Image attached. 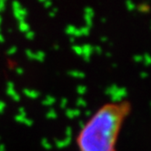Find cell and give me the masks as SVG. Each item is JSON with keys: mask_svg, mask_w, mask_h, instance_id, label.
Masks as SVG:
<instances>
[{"mask_svg": "<svg viewBox=\"0 0 151 151\" xmlns=\"http://www.w3.org/2000/svg\"><path fill=\"white\" fill-rule=\"evenodd\" d=\"M131 111L128 100L102 106L81 128L77 139L80 151H117L118 136Z\"/></svg>", "mask_w": 151, "mask_h": 151, "instance_id": "6da1fadb", "label": "cell"}, {"mask_svg": "<svg viewBox=\"0 0 151 151\" xmlns=\"http://www.w3.org/2000/svg\"><path fill=\"white\" fill-rule=\"evenodd\" d=\"M7 93L9 96H11L14 101L20 100V96L17 92H16V90L14 88V84L12 82H8L7 84Z\"/></svg>", "mask_w": 151, "mask_h": 151, "instance_id": "7a4b0ae2", "label": "cell"}, {"mask_svg": "<svg viewBox=\"0 0 151 151\" xmlns=\"http://www.w3.org/2000/svg\"><path fill=\"white\" fill-rule=\"evenodd\" d=\"M26 9H25L24 7H19L18 9H14V15H15V18L18 19V22H23L25 21V18L26 17Z\"/></svg>", "mask_w": 151, "mask_h": 151, "instance_id": "3957f363", "label": "cell"}, {"mask_svg": "<svg viewBox=\"0 0 151 151\" xmlns=\"http://www.w3.org/2000/svg\"><path fill=\"white\" fill-rule=\"evenodd\" d=\"M71 138H67L66 137L65 139H61V140H56V145L58 148H65L68 146L70 143H71Z\"/></svg>", "mask_w": 151, "mask_h": 151, "instance_id": "277c9868", "label": "cell"}, {"mask_svg": "<svg viewBox=\"0 0 151 151\" xmlns=\"http://www.w3.org/2000/svg\"><path fill=\"white\" fill-rule=\"evenodd\" d=\"M80 115V110L79 109H67L66 111V116L67 117L70 118V119H72V118L77 117Z\"/></svg>", "mask_w": 151, "mask_h": 151, "instance_id": "5b68a950", "label": "cell"}, {"mask_svg": "<svg viewBox=\"0 0 151 151\" xmlns=\"http://www.w3.org/2000/svg\"><path fill=\"white\" fill-rule=\"evenodd\" d=\"M23 93L26 96H28L30 98H36L37 96H39V93L37 92L36 90H32V89H28V88H26L23 90Z\"/></svg>", "mask_w": 151, "mask_h": 151, "instance_id": "8992f818", "label": "cell"}, {"mask_svg": "<svg viewBox=\"0 0 151 151\" xmlns=\"http://www.w3.org/2000/svg\"><path fill=\"white\" fill-rule=\"evenodd\" d=\"M91 50H92V48H91V47L88 45H85L84 47H82V56L85 60H88Z\"/></svg>", "mask_w": 151, "mask_h": 151, "instance_id": "52a82bcc", "label": "cell"}, {"mask_svg": "<svg viewBox=\"0 0 151 151\" xmlns=\"http://www.w3.org/2000/svg\"><path fill=\"white\" fill-rule=\"evenodd\" d=\"M42 103L45 106H52L53 104L56 103V98H53L52 96H46V98L43 100Z\"/></svg>", "mask_w": 151, "mask_h": 151, "instance_id": "ba28073f", "label": "cell"}, {"mask_svg": "<svg viewBox=\"0 0 151 151\" xmlns=\"http://www.w3.org/2000/svg\"><path fill=\"white\" fill-rule=\"evenodd\" d=\"M77 28H75L74 26L72 25H69L67 26V28H66V33L69 36H74L75 37V35H76V32H77Z\"/></svg>", "mask_w": 151, "mask_h": 151, "instance_id": "9c48e42d", "label": "cell"}, {"mask_svg": "<svg viewBox=\"0 0 151 151\" xmlns=\"http://www.w3.org/2000/svg\"><path fill=\"white\" fill-rule=\"evenodd\" d=\"M19 29L22 31V32H25L26 33L28 31H29V26L28 24L26 22V21H23V22H19Z\"/></svg>", "mask_w": 151, "mask_h": 151, "instance_id": "30bf717a", "label": "cell"}, {"mask_svg": "<svg viewBox=\"0 0 151 151\" xmlns=\"http://www.w3.org/2000/svg\"><path fill=\"white\" fill-rule=\"evenodd\" d=\"M68 74L71 76V77H73V78H83V77H85L84 73L77 71V70H72V71H69Z\"/></svg>", "mask_w": 151, "mask_h": 151, "instance_id": "8fae6325", "label": "cell"}, {"mask_svg": "<svg viewBox=\"0 0 151 151\" xmlns=\"http://www.w3.org/2000/svg\"><path fill=\"white\" fill-rule=\"evenodd\" d=\"M35 59L38 61H43L45 59V53L43 51H38L35 53Z\"/></svg>", "mask_w": 151, "mask_h": 151, "instance_id": "7c38bea8", "label": "cell"}, {"mask_svg": "<svg viewBox=\"0 0 151 151\" xmlns=\"http://www.w3.org/2000/svg\"><path fill=\"white\" fill-rule=\"evenodd\" d=\"M47 118H49V119H54V118H57V112L55 110H53V109H50V110H48L47 113Z\"/></svg>", "mask_w": 151, "mask_h": 151, "instance_id": "4fadbf2b", "label": "cell"}, {"mask_svg": "<svg viewBox=\"0 0 151 151\" xmlns=\"http://www.w3.org/2000/svg\"><path fill=\"white\" fill-rule=\"evenodd\" d=\"M41 144H42L43 147H44L45 148H47V149H50V148H52L51 144H50L49 142H48V140H47V138H43L42 141H41Z\"/></svg>", "mask_w": 151, "mask_h": 151, "instance_id": "5bb4252c", "label": "cell"}, {"mask_svg": "<svg viewBox=\"0 0 151 151\" xmlns=\"http://www.w3.org/2000/svg\"><path fill=\"white\" fill-rule=\"evenodd\" d=\"M73 51L78 54V55H82V47H79V46H73L72 47Z\"/></svg>", "mask_w": 151, "mask_h": 151, "instance_id": "9a60e30c", "label": "cell"}, {"mask_svg": "<svg viewBox=\"0 0 151 151\" xmlns=\"http://www.w3.org/2000/svg\"><path fill=\"white\" fill-rule=\"evenodd\" d=\"M86 90H87V88H86L85 86H78L77 88V92L79 95H84L86 93Z\"/></svg>", "mask_w": 151, "mask_h": 151, "instance_id": "2e32d148", "label": "cell"}, {"mask_svg": "<svg viewBox=\"0 0 151 151\" xmlns=\"http://www.w3.org/2000/svg\"><path fill=\"white\" fill-rule=\"evenodd\" d=\"M26 118V117H24V116H21V115H17L16 116V117H15V119H16V121H18V122H19V123H24V121H25V119Z\"/></svg>", "mask_w": 151, "mask_h": 151, "instance_id": "e0dca14e", "label": "cell"}, {"mask_svg": "<svg viewBox=\"0 0 151 151\" xmlns=\"http://www.w3.org/2000/svg\"><path fill=\"white\" fill-rule=\"evenodd\" d=\"M88 32H89V29L88 28H80L79 29V33H80V36H87L88 34Z\"/></svg>", "mask_w": 151, "mask_h": 151, "instance_id": "ac0fdd59", "label": "cell"}, {"mask_svg": "<svg viewBox=\"0 0 151 151\" xmlns=\"http://www.w3.org/2000/svg\"><path fill=\"white\" fill-rule=\"evenodd\" d=\"M76 104H77L78 107H86V105H87L86 101L83 98H78L77 101H76Z\"/></svg>", "mask_w": 151, "mask_h": 151, "instance_id": "d6986e66", "label": "cell"}, {"mask_svg": "<svg viewBox=\"0 0 151 151\" xmlns=\"http://www.w3.org/2000/svg\"><path fill=\"white\" fill-rule=\"evenodd\" d=\"M26 55L29 59H35V53H33V51L31 50H26Z\"/></svg>", "mask_w": 151, "mask_h": 151, "instance_id": "ffe728a7", "label": "cell"}, {"mask_svg": "<svg viewBox=\"0 0 151 151\" xmlns=\"http://www.w3.org/2000/svg\"><path fill=\"white\" fill-rule=\"evenodd\" d=\"M17 47H10V48H8V49H7V54H8V55H14V54L16 53V52H17Z\"/></svg>", "mask_w": 151, "mask_h": 151, "instance_id": "44dd1931", "label": "cell"}, {"mask_svg": "<svg viewBox=\"0 0 151 151\" xmlns=\"http://www.w3.org/2000/svg\"><path fill=\"white\" fill-rule=\"evenodd\" d=\"M34 32H32V31H28V32H26V38H28V39H33L34 38Z\"/></svg>", "mask_w": 151, "mask_h": 151, "instance_id": "7402d4cb", "label": "cell"}, {"mask_svg": "<svg viewBox=\"0 0 151 151\" xmlns=\"http://www.w3.org/2000/svg\"><path fill=\"white\" fill-rule=\"evenodd\" d=\"M66 137L72 138V128L70 127H67V129H66Z\"/></svg>", "mask_w": 151, "mask_h": 151, "instance_id": "603a6c76", "label": "cell"}, {"mask_svg": "<svg viewBox=\"0 0 151 151\" xmlns=\"http://www.w3.org/2000/svg\"><path fill=\"white\" fill-rule=\"evenodd\" d=\"M67 98H62L61 102H60V107H62V109H65L66 106H67Z\"/></svg>", "mask_w": 151, "mask_h": 151, "instance_id": "cb8c5ba5", "label": "cell"}, {"mask_svg": "<svg viewBox=\"0 0 151 151\" xmlns=\"http://www.w3.org/2000/svg\"><path fill=\"white\" fill-rule=\"evenodd\" d=\"M23 124H25V125H26V126H32V125H33V121H32L31 119H29V118L26 117Z\"/></svg>", "mask_w": 151, "mask_h": 151, "instance_id": "d4e9b609", "label": "cell"}, {"mask_svg": "<svg viewBox=\"0 0 151 151\" xmlns=\"http://www.w3.org/2000/svg\"><path fill=\"white\" fill-rule=\"evenodd\" d=\"M43 4H44V7L46 8H48V7H50L52 6V2L51 1H41Z\"/></svg>", "mask_w": 151, "mask_h": 151, "instance_id": "484cf974", "label": "cell"}, {"mask_svg": "<svg viewBox=\"0 0 151 151\" xmlns=\"http://www.w3.org/2000/svg\"><path fill=\"white\" fill-rule=\"evenodd\" d=\"M5 107H6V104H5L3 101H0V113L4 112Z\"/></svg>", "mask_w": 151, "mask_h": 151, "instance_id": "4316f807", "label": "cell"}, {"mask_svg": "<svg viewBox=\"0 0 151 151\" xmlns=\"http://www.w3.org/2000/svg\"><path fill=\"white\" fill-rule=\"evenodd\" d=\"M18 112H19V115H21V116L26 117V111H25V109H23V107H20V109H18Z\"/></svg>", "mask_w": 151, "mask_h": 151, "instance_id": "83f0119b", "label": "cell"}, {"mask_svg": "<svg viewBox=\"0 0 151 151\" xmlns=\"http://www.w3.org/2000/svg\"><path fill=\"white\" fill-rule=\"evenodd\" d=\"M16 72H17V74H18V75H22L24 73V70H23V68L18 67V68L16 69Z\"/></svg>", "mask_w": 151, "mask_h": 151, "instance_id": "f1b7e54d", "label": "cell"}, {"mask_svg": "<svg viewBox=\"0 0 151 151\" xmlns=\"http://www.w3.org/2000/svg\"><path fill=\"white\" fill-rule=\"evenodd\" d=\"M56 11H57V9L54 8V9H53V11H51V12L49 13V16H50V17H55V16H56Z\"/></svg>", "mask_w": 151, "mask_h": 151, "instance_id": "f546056e", "label": "cell"}, {"mask_svg": "<svg viewBox=\"0 0 151 151\" xmlns=\"http://www.w3.org/2000/svg\"><path fill=\"white\" fill-rule=\"evenodd\" d=\"M0 151H5V146L0 145Z\"/></svg>", "mask_w": 151, "mask_h": 151, "instance_id": "4dcf8cb0", "label": "cell"}, {"mask_svg": "<svg viewBox=\"0 0 151 151\" xmlns=\"http://www.w3.org/2000/svg\"><path fill=\"white\" fill-rule=\"evenodd\" d=\"M4 36L1 35V34H0V43H2V42H4Z\"/></svg>", "mask_w": 151, "mask_h": 151, "instance_id": "1f68e13d", "label": "cell"}, {"mask_svg": "<svg viewBox=\"0 0 151 151\" xmlns=\"http://www.w3.org/2000/svg\"><path fill=\"white\" fill-rule=\"evenodd\" d=\"M1 22H2V18H1V17H0V25H1Z\"/></svg>", "mask_w": 151, "mask_h": 151, "instance_id": "d6a6232c", "label": "cell"}]
</instances>
